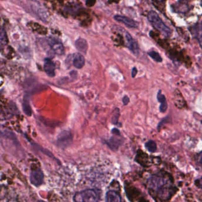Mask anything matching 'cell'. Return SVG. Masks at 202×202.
Segmentation results:
<instances>
[{
	"mask_svg": "<svg viewBox=\"0 0 202 202\" xmlns=\"http://www.w3.org/2000/svg\"><path fill=\"white\" fill-rule=\"evenodd\" d=\"M173 178L168 174H157L150 178L148 181V186L150 190L163 198L169 199L175 193L172 186Z\"/></svg>",
	"mask_w": 202,
	"mask_h": 202,
	"instance_id": "obj_1",
	"label": "cell"
},
{
	"mask_svg": "<svg viewBox=\"0 0 202 202\" xmlns=\"http://www.w3.org/2000/svg\"><path fill=\"white\" fill-rule=\"evenodd\" d=\"M148 19L154 27L159 31L165 37L171 35V30L164 23L158 14L154 11H151L148 14Z\"/></svg>",
	"mask_w": 202,
	"mask_h": 202,
	"instance_id": "obj_2",
	"label": "cell"
},
{
	"mask_svg": "<svg viewBox=\"0 0 202 202\" xmlns=\"http://www.w3.org/2000/svg\"><path fill=\"white\" fill-rule=\"evenodd\" d=\"M99 194L93 189H87L76 193L74 197L75 202H98Z\"/></svg>",
	"mask_w": 202,
	"mask_h": 202,
	"instance_id": "obj_3",
	"label": "cell"
},
{
	"mask_svg": "<svg viewBox=\"0 0 202 202\" xmlns=\"http://www.w3.org/2000/svg\"><path fill=\"white\" fill-rule=\"evenodd\" d=\"M73 142V136L69 131H63L57 136V144L61 148H66L69 147Z\"/></svg>",
	"mask_w": 202,
	"mask_h": 202,
	"instance_id": "obj_4",
	"label": "cell"
},
{
	"mask_svg": "<svg viewBox=\"0 0 202 202\" xmlns=\"http://www.w3.org/2000/svg\"><path fill=\"white\" fill-rule=\"evenodd\" d=\"M31 183L38 187L42 185L44 182V174L40 168L32 170L30 176Z\"/></svg>",
	"mask_w": 202,
	"mask_h": 202,
	"instance_id": "obj_5",
	"label": "cell"
},
{
	"mask_svg": "<svg viewBox=\"0 0 202 202\" xmlns=\"http://www.w3.org/2000/svg\"><path fill=\"white\" fill-rule=\"evenodd\" d=\"M124 35L126 40L127 46L133 53L134 55H137L139 53V47L138 43L132 38V37H131V36L128 32H125L124 33Z\"/></svg>",
	"mask_w": 202,
	"mask_h": 202,
	"instance_id": "obj_6",
	"label": "cell"
},
{
	"mask_svg": "<svg viewBox=\"0 0 202 202\" xmlns=\"http://www.w3.org/2000/svg\"><path fill=\"white\" fill-rule=\"evenodd\" d=\"M44 70L49 77L53 78L55 76V65L50 59H45L44 62Z\"/></svg>",
	"mask_w": 202,
	"mask_h": 202,
	"instance_id": "obj_7",
	"label": "cell"
},
{
	"mask_svg": "<svg viewBox=\"0 0 202 202\" xmlns=\"http://www.w3.org/2000/svg\"><path fill=\"white\" fill-rule=\"evenodd\" d=\"M49 44L52 51L57 55H62L65 52V48L62 43L55 39H52L50 41Z\"/></svg>",
	"mask_w": 202,
	"mask_h": 202,
	"instance_id": "obj_8",
	"label": "cell"
},
{
	"mask_svg": "<svg viewBox=\"0 0 202 202\" xmlns=\"http://www.w3.org/2000/svg\"><path fill=\"white\" fill-rule=\"evenodd\" d=\"M114 19L117 21L123 23V24L126 25L127 27L130 28H137L138 26L137 22L125 16L116 15L114 17Z\"/></svg>",
	"mask_w": 202,
	"mask_h": 202,
	"instance_id": "obj_9",
	"label": "cell"
},
{
	"mask_svg": "<svg viewBox=\"0 0 202 202\" xmlns=\"http://www.w3.org/2000/svg\"><path fill=\"white\" fill-rule=\"evenodd\" d=\"M72 60L74 66L77 69H82L85 65V57L81 53H76L72 55Z\"/></svg>",
	"mask_w": 202,
	"mask_h": 202,
	"instance_id": "obj_10",
	"label": "cell"
},
{
	"mask_svg": "<svg viewBox=\"0 0 202 202\" xmlns=\"http://www.w3.org/2000/svg\"><path fill=\"white\" fill-rule=\"evenodd\" d=\"M106 144L110 147L112 150H116L118 148L123 144V139H121L119 137H117L113 136L110 137V140L106 141Z\"/></svg>",
	"mask_w": 202,
	"mask_h": 202,
	"instance_id": "obj_11",
	"label": "cell"
},
{
	"mask_svg": "<svg viewBox=\"0 0 202 202\" xmlns=\"http://www.w3.org/2000/svg\"><path fill=\"white\" fill-rule=\"evenodd\" d=\"M75 46L78 50H79L80 52L86 54L88 48V43L86 42V40L82 38H78L76 42H75Z\"/></svg>",
	"mask_w": 202,
	"mask_h": 202,
	"instance_id": "obj_12",
	"label": "cell"
},
{
	"mask_svg": "<svg viewBox=\"0 0 202 202\" xmlns=\"http://www.w3.org/2000/svg\"><path fill=\"white\" fill-rule=\"evenodd\" d=\"M157 98L158 101L159 102V103L161 104L160 106H159V110L160 112L161 113H164L165 111L167 110L168 108V105L167 103V101H166V98L161 93V91H159L157 95Z\"/></svg>",
	"mask_w": 202,
	"mask_h": 202,
	"instance_id": "obj_13",
	"label": "cell"
},
{
	"mask_svg": "<svg viewBox=\"0 0 202 202\" xmlns=\"http://www.w3.org/2000/svg\"><path fill=\"white\" fill-rule=\"evenodd\" d=\"M106 202H121V199L117 192L110 190L106 195Z\"/></svg>",
	"mask_w": 202,
	"mask_h": 202,
	"instance_id": "obj_14",
	"label": "cell"
},
{
	"mask_svg": "<svg viewBox=\"0 0 202 202\" xmlns=\"http://www.w3.org/2000/svg\"><path fill=\"white\" fill-rule=\"evenodd\" d=\"M191 33L197 39L202 47V23L193 27Z\"/></svg>",
	"mask_w": 202,
	"mask_h": 202,
	"instance_id": "obj_15",
	"label": "cell"
},
{
	"mask_svg": "<svg viewBox=\"0 0 202 202\" xmlns=\"http://www.w3.org/2000/svg\"><path fill=\"white\" fill-rule=\"evenodd\" d=\"M0 137H5L11 140H14L15 135L12 132L0 125Z\"/></svg>",
	"mask_w": 202,
	"mask_h": 202,
	"instance_id": "obj_16",
	"label": "cell"
},
{
	"mask_svg": "<svg viewBox=\"0 0 202 202\" xmlns=\"http://www.w3.org/2000/svg\"><path fill=\"white\" fill-rule=\"evenodd\" d=\"M8 43L6 33L4 29L0 27V49L4 47Z\"/></svg>",
	"mask_w": 202,
	"mask_h": 202,
	"instance_id": "obj_17",
	"label": "cell"
},
{
	"mask_svg": "<svg viewBox=\"0 0 202 202\" xmlns=\"http://www.w3.org/2000/svg\"><path fill=\"white\" fill-rule=\"evenodd\" d=\"M23 109L25 112V114L27 116H30L32 114V111L31 109L30 105L29 104V101L28 99L25 98L23 101Z\"/></svg>",
	"mask_w": 202,
	"mask_h": 202,
	"instance_id": "obj_18",
	"label": "cell"
},
{
	"mask_svg": "<svg viewBox=\"0 0 202 202\" xmlns=\"http://www.w3.org/2000/svg\"><path fill=\"white\" fill-rule=\"evenodd\" d=\"M145 147L150 153H154L157 150V144L153 140L147 141L145 144Z\"/></svg>",
	"mask_w": 202,
	"mask_h": 202,
	"instance_id": "obj_19",
	"label": "cell"
},
{
	"mask_svg": "<svg viewBox=\"0 0 202 202\" xmlns=\"http://www.w3.org/2000/svg\"><path fill=\"white\" fill-rule=\"evenodd\" d=\"M119 116H120V110H119V108H116L114 110L112 116L111 117V123L114 125H117Z\"/></svg>",
	"mask_w": 202,
	"mask_h": 202,
	"instance_id": "obj_20",
	"label": "cell"
},
{
	"mask_svg": "<svg viewBox=\"0 0 202 202\" xmlns=\"http://www.w3.org/2000/svg\"><path fill=\"white\" fill-rule=\"evenodd\" d=\"M148 55L151 58H152L154 61L157 62H161L163 61V59L161 56L159 55V53L155 51H151L149 52Z\"/></svg>",
	"mask_w": 202,
	"mask_h": 202,
	"instance_id": "obj_21",
	"label": "cell"
},
{
	"mask_svg": "<svg viewBox=\"0 0 202 202\" xmlns=\"http://www.w3.org/2000/svg\"><path fill=\"white\" fill-rule=\"evenodd\" d=\"M195 183L197 187L202 189V177L197 179L195 182Z\"/></svg>",
	"mask_w": 202,
	"mask_h": 202,
	"instance_id": "obj_22",
	"label": "cell"
},
{
	"mask_svg": "<svg viewBox=\"0 0 202 202\" xmlns=\"http://www.w3.org/2000/svg\"><path fill=\"white\" fill-rule=\"evenodd\" d=\"M123 105H127L129 102V98L127 96H124L123 98Z\"/></svg>",
	"mask_w": 202,
	"mask_h": 202,
	"instance_id": "obj_23",
	"label": "cell"
},
{
	"mask_svg": "<svg viewBox=\"0 0 202 202\" xmlns=\"http://www.w3.org/2000/svg\"><path fill=\"white\" fill-rule=\"evenodd\" d=\"M95 0H86V5L89 7L93 6L95 3Z\"/></svg>",
	"mask_w": 202,
	"mask_h": 202,
	"instance_id": "obj_24",
	"label": "cell"
},
{
	"mask_svg": "<svg viewBox=\"0 0 202 202\" xmlns=\"http://www.w3.org/2000/svg\"><path fill=\"white\" fill-rule=\"evenodd\" d=\"M111 132L113 134L116 135V136H120V131L117 128L112 129Z\"/></svg>",
	"mask_w": 202,
	"mask_h": 202,
	"instance_id": "obj_25",
	"label": "cell"
},
{
	"mask_svg": "<svg viewBox=\"0 0 202 202\" xmlns=\"http://www.w3.org/2000/svg\"><path fill=\"white\" fill-rule=\"evenodd\" d=\"M137 72H138V70L137 69L136 67H133L132 70V74H131V75H132V78H135L137 74Z\"/></svg>",
	"mask_w": 202,
	"mask_h": 202,
	"instance_id": "obj_26",
	"label": "cell"
},
{
	"mask_svg": "<svg viewBox=\"0 0 202 202\" xmlns=\"http://www.w3.org/2000/svg\"><path fill=\"white\" fill-rule=\"evenodd\" d=\"M197 163L200 165L202 167V153L199 155L198 158H197Z\"/></svg>",
	"mask_w": 202,
	"mask_h": 202,
	"instance_id": "obj_27",
	"label": "cell"
},
{
	"mask_svg": "<svg viewBox=\"0 0 202 202\" xmlns=\"http://www.w3.org/2000/svg\"><path fill=\"white\" fill-rule=\"evenodd\" d=\"M43 202V201H38V202Z\"/></svg>",
	"mask_w": 202,
	"mask_h": 202,
	"instance_id": "obj_28",
	"label": "cell"
}]
</instances>
